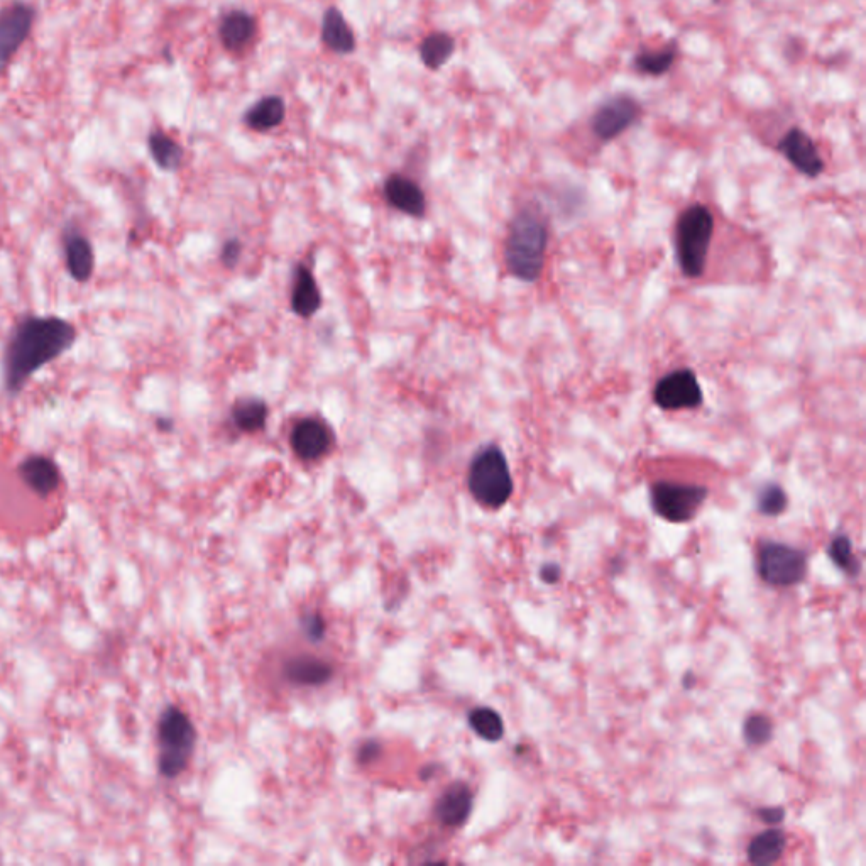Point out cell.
Masks as SVG:
<instances>
[{
  "label": "cell",
  "mask_w": 866,
  "mask_h": 866,
  "mask_svg": "<svg viewBox=\"0 0 866 866\" xmlns=\"http://www.w3.org/2000/svg\"><path fill=\"white\" fill-rule=\"evenodd\" d=\"M78 339L75 325L60 315L29 313L19 318L2 352L4 390L17 398L31 379L70 351Z\"/></svg>",
  "instance_id": "obj_1"
},
{
  "label": "cell",
  "mask_w": 866,
  "mask_h": 866,
  "mask_svg": "<svg viewBox=\"0 0 866 866\" xmlns=\"http://www.w3.org/2000/svg\"><path fill=\"white\" fill-rule=\"evenodd\" d=\"M549 244V231L537 210L525 209L511 220L506 237L505 261L511 275L533 283L542 275Z\"/></svg>",
  "instance_id": "obj_2"
},
{
  "label": "cell",
  "mask_w": 866,
  "mask_h": 866,
  "mask_svg": "<svg viewBox=\"0 0 866 866\" xmlns=\"http://www.w3.org/2000/svg\"><path fill=\"white\" fill-rule=\"evenodd\" d=\"M714 217L708 207L694 203L680 214L675 224V254L687 278H699L708 263L713 241Z\"/></svg>",
  "instance_id": "obj_3"
},
{
  "label": "cell",
  "mask_w": 866,
  "mask_h": 866,
  "mask_svg": "<svg viewBox=\"0 0 866 866\" xmlns=\"http://www.w3.org/2000/svg\"><path fill=\"white\" fill-rule=\"evenodd\" d=\"M467 488L489 510H499L510 501L515 486L505 452L498 445H486L477 452L467 474Z\"/></svg>",
  "instance_id": "obj_4"
},
{
  "label": "cell",
  "mask_w": 866,
  "mask_h": 866,
  "mask_svg": "<svg viewBox=\"0 0 866 866\" xmlns=\"http://www.w3.org/2000/svg\"><path fill=\"white\" fill-rule=\"evenodd\" d=\"M197 741L192 719L181 709L171 706L161 714L158 723V768L166 779H176L187 768Z\"/></svg>",
  "instance_id": "obj_5"
},
{
  "label": "cell",
  "mask_w": 866,
  "mask_h": 866,
  "mask_svg": "<svg viewBox=\"0 0 866 866\" xmlns=\"http://www.w3.org/2000/svg\"><path fill=\"white\" fill-rule=\"evenodd\" d=\"M650 499L655 515L670 523H687L696 518L708 499V489L697 484L657 481L650 489Z\"/></svg>",
  "instance_id": "obj_6"
},
{
  "label": "cell",
  "mask_w": 866,
  "mask_h": 866,
  "mask_svg": "<svg viewBox=\"0 0 866 866\" xmlns=\"http://www.w3.org/2000/svg\"><path fill=\"white\" fill-rule=\"evenodd\" d=\"M757 571L758 576L772 586H795L806 577L807 557L802 550L785 543H762L758 549Z\"/></svg>",
  "instance_id": "obj_7"
},
{
  "label": "cell",
  "mask_w": 866,
  "mask_h": 866,
  "mask_svg": "<svg viewBox=\"0 0 866 866\" xmlns=\"http://www.w3.org/2000/svg\"><path fill=\"white\" fill-rule=\"evenodd\" d=\"M36 9L28 2H11L0 9V75L33 33Z\"/></svg>",
  "instance_id": "obj_8"
},
{
  "label": "cell",
  "mask_w": 866,
  "mask_h": 866,
  "mask_svg": "<svg viewBox=\"0 0 866 866\" xmlns=\"http://www.w3.org/2000/svg\"><path fill=\"white\" fill-rule=\"evenodd\" d=\"M653 400L665 412L694 410L704 401L701 384L691 369H675L658 381Z\"/></svg>",
  "instance_id": "obj_9"
},
{
  "label": "cell",
  "mask_w": 866,
  "mask_h": 866,
  "mask_svg": "<svg viewBox=\"0 0 866 866\" xmlns=\"http://www.w3.org/2000/svg\"><path fill=\"white\" fill-rule=\"evenodd\" d=\"M642 114V107L628 95H616L613 99L606 100L599 105L598 110L592 114L591 129L596 138L604 143L620 138L623 132L628 131Z\"/></svg>",
  "instance_id": "obj_10"
},
{
  "label": "cell",
  "mask_w": 866,
  "mask_h": 866,
  "mask_svg": "<svg viewBox=\"0 0 866 866\" xmlns=\"http://www.w3.org/2000/svg\"><path fill=\"white\" fill-rule=\"evenodd\" d=\"M61 253L66 273L77 283H87L95 273V249L77 225L66 224L61 232Z\"/></svg>",
  "instance_id": "obj_11"
},
{
  "label": "cell",
  "mask_w": 866,
  "mask_h": 866,
  "mask_svg": "<svg viewBox=\"0 0 866 866\" xmlns=\"http://www.w3.org/2000/svg\"><path fill=\"white\" fill-rule=\"evenodd\" d=\"M779 153L795 170L809 178H816L824 171L823 156L817 151L816 143L799 127L790 129L784 138L780 139Z\"/></svg>",
  "instance_id": "obj_12"
},
{
  "label": "cell",
  "mask_w": 866,
  "mask_h": 866,
  "mask_svg": "<svg viewBox=\"0 0 866 866\" xmlns=\"http://www.w3.org/2000/svg\"><path fill=\"white\" fill-rule=\"evenodd\" d=\"M334 444V435L320 418H303L291 432V449L302 461H318Z\"/></svg>",
  "instance_id": "obj_13"
},
{
  "label": "cell",
  "mask_w": 866,
  "mask_h": 866,
  "mask_svg": "<svg viewBox=\"0 0 866 866\" xmlns=\"http://www.w3.org/2000/svg\"><path fill=\"white\" fill-rule=\"evenodd\" d=\"M17 476L34 494L48 498L60 488L61 469L51 457L44 454H31L22 459L17 466Z\"/></svg>",
  "instance_id": "obj_14"
},
{
  "label": "cell",
  "mask_w": 866,
  "mask_h": 866,
  "mask_svg": "<svg viewBox=\"0 0 866 866\" xmlns=\"http://www.w3.org/2000/svg\"><path fill=\"white\" fill-rule=\"evenodd\" d=\"M217 33L225 51L241 55L256 39L258 22L251 12L234 9L222 16Z\"/></svg>",
  "instance_id": "obj_15"
},
{
  "label": "cell",
  "mask_w": 866,
  "mask_h": 866,
  "mask_svg": "<svg viewBox=\"0 0 866 866\" xmlns=\"http://www.w3.org/2000/svg\"><path fill=\"white\" fill-rule=\"evenodd\" d=\"M384 197L401 214L420 219L427 212V200L422 188L418 187L417 181L400 173L388 176V180L384 181Z\"/></svg>",
  "instance_id": "obj_16"
},
{
  "label": "cell",
  "mask_w": 866,
  "mask_h": 866,
  "mask_svg": "<svg viewBox=\"0 0 866 866\" xmlns=\"http://www.w3.org/2000/svg\"><path fill=\"white\" fill-rule=\"evenodd\" d=\"M474 795L469 785L455 782L442 792L435 804V816L444 826H462L471 816Z\"/></svg>",
  "instance_id": "obj_17"
},
{
  "label": "cell",
  "mask_w": 866,
  "mask_h": 866,
  "mask_svg": "<svg viewBox=\"0 0 866 866\" xmlns=\"http://www.w3.org/2000/svg\"><path fill=\"white\" fill-rule=\"evenodd\" d=\"M322 41L335 55H352L357 48L356 34L337 7H329L322 17Z\"/></svg>",
  "instance_id": "obj_18"
},
{
  "label": "cell",
  "mask_w": 866,
  "mask_h": 866,
  "mask_svg": "<svg viewBox=\"0 0 866 866\" xmlns=\"http://www.w3.org/2000/svg\"><path fill=\"white\" fill-rule=\"evenodd\" d=\"M322 305V293L318 288L313 273L305 264H298L293 278V291H291V308L293 312L302 318H310L318 312Z\"/></svg>",
  "instance_id": "obj_19"
},
{
  "label": "cell",
  "mask_w": 866,
  "mask_h": 866,
  "mask_svg": "<svg viewBox=\"0 0 866 866\" xmlns=\"http://www.w3.org/2000/svg\"><path fill=\"white\" fill-rule=\"evenodd\" d=\"M286 104L280 95H268L251 105L244 114V124L256 132H268L285 122Z\"/></svg>",
  "instance_id": "obj_20"
},
{
  "label": "cell",
  "mask_w": 866,
  "mask_h": 866,
  "mask_svg": "<svg viewBox=\"0 0 866 866\" xmlns=\"http://www.w3.org/2000/svg\"><path fill=\"white\" fill-rule=\"evenodd\" d=\"M148 151L154 165L163 171L180 170L185 158V151L181 148V144L161 129L149 132Z\"/></svg>",
  "instance_id": "obj_21"
},
{
  "label": "cell",
  "mask_w": 866,
  "mask_h": 866,
  "mask_svg": "<svg viewBox=\"0 0 866 866\" xmlns=\"http://www.w3.org/2000/svg\"><path fill=\"white\" fill-rule=\"evenodd\" d=\"M285 677L300 686H322L332 677V667L320 658H293L286 664Z\"/></svg>",
  "instance_id": "obj_22"
},
{
  "label": "cell",
  "mask_w": 866,
  "mask_h": 866,
  "mask_svg": "<svg viewBox=\"0 0 866 866\" xmlns=\"http://www.w3.org/2000/svg\"><path fill=\"white\" fill-rule=\"evenodd\" d=\"M787 836L782 829H767L751 839L748 860L753 865H772L784 855Z\"/></svg>",
  "instance_id": "obj_23"
},
{
  "label": "cell",
  "mask_w": 866,
  "mask_h": 866,
  "mask_svg": "<svg viewBox=\"0 0 866 866\" xmlns=\"http://www.w3.org/2000/svg\"><path fill=\"white\" fill-rule=\"evenodd\" d=\"M454 53L455 39L450 34L442 33V31L428 34L418 46L420 60L430 72H437L442 66L447 65Z\"/></svg>",
  "instance_id": "obj_24"
},
{
  "label": "cell",
  "mask_w": 866,
  "mask_h": 866,
  "mask_svg": "<svg viewBox=\"0 0 866 866\" xmlns=\"http://www.w3.org/2000/svg\"><path fill=\"white\" fill-rule=\"evenodd\" d=\"M268 417V405L259 398H242L232 406V422L244 433L261 432Z\"/></svg>",
  "instance_id": "obj_25"
},
{
  "label": "cell",
  "mask_w": 866,
  "mask_h": 866,
  "mask_svg": "<svg viewBox=\"0 0 866 866\" xmlns=\"http://www.w3.org/2000/svg\"><path fill=\"white\" fill-rule=\"evenodd\" d=\"M469 724L477 736H481L483 740L491 741V743L501 740L505 735L503 718L491 708H476L471 711Z\"/></svg>",
  "instance_id": "obj_26"
},
{
  "label": "cell",
  "mask_w": 866,
  "mask_h": 866,
  "mask_svg": "<svg viewBox=\"0 0 866 866\" xmlns=\"http://www.w3.org/2000/svg\"><path fill=\"white\" fill-rule=\"evenodd\" d=\"M677 58L674 44H670L664 50L645 51L642 55L636 56L635 66L638 72L650 77H660L664 73L669 72Z\"/></svg>",
  "instance_id": "obj_27"
},
{
  "label": "cell",
  "mask_w": 866,
  "mask_h": 866,
  "mask_svg": "<svg viewBox=\"0 0 866 866\" xmlns=\"http://www.w3.org/2000/svg\"><path fill=\"white\" fill-rule=\"evenodd\" d=\"M829 559L833 560L834 565L846 572L848 576H858L860 574V560L856 559L853 554V545H851L850 537L846 535H836L833 542L829 545Z\"/></svg>",
  "instance_id": "obj_28"
},
{
  "label": "cell",
  "mask_w": 866,
  "mask_h": 866,
  "mask_svg": "<svg viewBox=\"0 0 866 866\" xmlns=\"http://www.w3.org/2000/svg\"><path fill=\"white\" fill-rule=\"evenodd\" d=\"M772 736L773 723L765 714H753L743 724V738L750 746L767 745Z\"/></svg>",
  "instance_id": "obj_29"
},
{
  "label": "cell",
  "mask_w": 866,
  "mask_h": 866,
  "mask_svg": "<svg viewBox=\"0 0 866 866\" xmlns=\"http://www.w3.org/2000/svg\"><path fill=\"white\" fill-rule=\"evenodd\" d=\"M787 503V493L779 484H767L758 494L757 508L762 515L779 516L784 513Z\"/></svg>",
  "instance_id": "obj_30"
},
{
  "label": "cell",
  "mask_w": 866,
  "mask_h": 866,
  "mask_svg": "<svg viewBox=\"0 0 866 866\" xmlns=\"http://www.w3.org/2000/svg\"><path fill=\"white\" fill-rule=\"evenodd\" d=\"M241 251V242L237 241V239H232V241L225 242L220 259H222V263L227 268H232V266H236L237 261L241 258Z\"/></svg>",
  "instance_id": "obj_31"
},
{
  "label": "cell",
  "mask_w": 866,
  "mask_h": 866,
  "mask_svg": "<svg viewBox=\"0 0 866 866\" xmlns=\"http://www.w3.org/2000/svg\"><path fill=\"white\" fill-rule=\"evenodd\" d=\"M757 816L768 826H777L784 821L785 811L782 807H762L758 809Z\"/></svg>",
  "instance_id": "obj_32"
},
{
  "label": "cell",
  "mask_w": 866,
  "mask_h": 866,
  "mask_svg": "<svg viewBox=\"0 0 866 866\" xmlns=\"http://www.w3.org/2000/svg\"><path fill=\"white\" fill-rule=\"evenodd\" d=\"M305 630H307L308 636L313 638V640H320L322 636H324L325 625L322 618L318 616V614H312V616H308L305 618Z\"/></svg>",
  "instance_id": "obj_33"
},
{
  "label": "cell",
  "mask_w": 866,
  "mask_h": 866,
  "mask_svg": "<svg viewBox=\"0 0 866 866\" xmlns=\"http://www.w3.org/2000/svg\"><path fill=\"white\" fill-rule=\"evenodd\" d=\"M560 577H562V571H560V567L557 564H545L542 567V571H540V579L545 584H557L560 581Z\"/></svg>",
  "instance_id": "obj_34"
},
{
  "label": "cell",
  "mask_w": 866,
  "mask_h": 866,
  "mask_svg": "<svg viewBox=\"0 0 866 866\" xmlns=\"http://www.w3.org/2000/svg\"><path fill=\"white\" fill-rule=\"evenodd\" d=\"M171 425H173V423H171L170 420H166V418H159L158 422H156V427H158L159 430H171Z\"/></svg>",
  "instance_id": "obj_35"
},
{
  "label": "cell",
  "mask_w": 866,
  "mask_h": 866,
  "mask_svg": "<svg viewBox=\"0 0 866 866\" xmlns=\"http://www.w3.org/2000/svg\"><path fill=\"white\" fill-rule=\"evenodd\" d=\"M694 682H696V677L692 674H687L686 679H684V687H686V689H691V687L694 686Z\"/></svg>",
  "instance_id": "obj_36"
}]
</instances>
